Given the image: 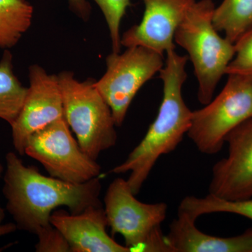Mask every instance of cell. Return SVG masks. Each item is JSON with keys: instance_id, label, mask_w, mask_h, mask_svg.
Segmentation results:
<instances>
[{"instance_id": "obj_22", "label": "cell", "mask_w": 252, "mask_h": 252, "mask_svg": "<svg viewBox=\"0 0 252 252\" xmlns=\"http://www.w3.org/2000/svg\"><path fill=\"white\" fill-rule=\"evenodd\" d=\"M17 229L15 223H0V237L14 233Z\"/></svg>"}, {"instance_id": "obj_7", "label": "cell", "mask_w": 252, "mask_h": 252, "mask_svg": "<svg viewBox=\"0 0 252 252\" xmlns=\"http://www.w3.org/2000/svg\"><path fill=\"white\" fill-rule=\"evenodd\" d=\"M107 71L94 86L110 107L117 126H121L132 99L144 84L165 65L163 55L143 46L112 52L106 59Z\"/></svg>"}, {"instance_id": "obj_16", "label": "cell", "mask_w": 252, "mask_h": 252, "mask_svg": "<svg viewBox=\"0 0 252 252\" xmlns=\"http://www.w3.org/2000/svg\"><path fill=\"white\" fill-rule=\"evenodd\" d=\"M28 88L13 70L12 55L6 50L0 61V119L12 125L21 112Z\"/></svg>"}, {"instance_id": "obj_9", "label": "cell", "mask_w": 252, "mask_h": 252, "mask_svg": "<svg viewBox=\"0 0 252 252\" xmlns=\"http://www.w3.org/2000/svg\"><path fill=\"white\" fill-rule=\"evenodd\" d=\"M29 77L30 87L22 109L11 126L13 144L21 156L25 155V147L32 134L64 117L58 76L47 74L35 64L30 67Z\"/></svg>"}, {"instance_id": "obj_5", "label": "cell", "mask_w": 252, "mask_h": 252, "mask_svg": "<svg viewBox=\"0 0 252 252\" xmlns=\"http://www.w3.org/2000/svg\"><path fill=\"white\" fill-rule=\"evenodd\" d=\"M58 78L64 119L83 152L96 160L102 152L117 144V125L110 107L94 81L80 82L69 72H62Z\"/></svg>"}, {"instance_id": "obj_15", "label": "cell", "mask_w": 252, "mask_h": 252, "mask_svg": "<svg viewBox=\"0 0 252 252\" xmlns=\"http://www.w3.org/2000/svg\"><path fill=\"white\" fill-rule=\"evenodd\" d=\"M215 29L234 44L252 27V0H223L212 17Z\"/></svg>"}, {"instance_id": "obj_20", "label": "cell", "mask_w": 252, "mask_h": 252, "mask_svg": "<svg viewBox=\"0 0 252 252\" xmlns=\"http://www.w3.org/2000/svg\"><path fill=\"white\" fill-rule=\"evenodd\" d=\"M38 242L35 245L37 252H69V243L59 229L52 224L42 228L36 233Z\"/></svg>"}, {"instance_id": "obj_3", "label": "cell", "mask_w": 252, "mask_h": 252, "mask_svg": "<svg viewBox=\"0 0 252 252\" xmlns=\"http://www.w3.org/2000/svg\"><path fill=\"white\" fill-rule=\"evenodd\" d=\"M212 0L196 1L177 29L174 41L187 51L198 82V98L206 105L235 55L234 44L215 29Z\"/></svg>"}, {"instance_id": "obj_23", "label": "cell", "mask_w": 252, "mask_h": 252, "mask_svg": "<svg viewBox=\"0 0 252 252\" xmlns=\"http://www.w3.org/2000/svg\"><path fill=\"white\" fill-rule=\"evenodd\" d=\"M3 171H4V167H3L2 164L0 162V177L2 175ZM5 218V212L4 209L0 206V223H2Z\"/></svg>"}, {"instance_id": "obj_2", "label": "cell", "mask_w": 252, "mask_h": 252, "mask_svg": "<svg viewBox=\"0 0 252 252\" xmlns=\"http://www.w3.org/2000/svg\"><path fill=\"white\" fill-rule=\"evenodd\" d=\"M166 54L165 65L159 72L163 95L157 117L125 161L111 171L115 174L130 172L127 182L135 195L140 193L158 160L175 150L191 125L193 111L187 107L182 96L187 78L188 56H181L175 49Z\"/></svg>"}, {"instance_id": "obj_10", "label": "cell", "mask_w": 252, "mask_h": 252, "mask_svg": "<svg viewBox=\"0 0 252 252\" xmlns=\"http://www.w3.org/2000/svg\"><path fill=\"white\" fill-rule=\"evenodd\" d=\"M227 157L212 169L209 194L225 200L252 198V117L227 136Z\"/></svg>"}, {"instance_id": "obj_12", "label": "cell", "mask_w": 252, "mask_h": 252, "mask_svg": "<svg viewBox=\"0 0 252 252\" xmlns=\"http://www.w3.org/2000/svg\"><path fill=\"white\" fill-rule=\"evenodd\" d=\"M51 224L62 233L72 252H129L107 233V216L102 205L88 207L77 215L54 211Z\"/></svg>"}, {"instance_id": "obj_1", "label": "cell", "mask_w": 252, "mask_h": 252, "mask_svg": "<svg viewBox=\"0 0 252 252\" xmlns=\"http://www.w3.org/2000/svg\"><path fill=\"white\" fill-rule=\"evenodd\" d=\"M3 194L6 210L18 229L36 233L50 224V218L59 207L65 206L73 215L91 206L102 205L99 177L83 184L46 177L36 167L26 166L14 152L6 155Z\"/></svg>"}, {"instance_id": "obj_14", "label": "cell", "mask_w": 252, "mask_h": 252, "mask_svg": "<svg viewBox=\"0 0 252 252\" xmlns=\"http://www.w3.org/2000/svg\"><path fill=\"white\" fill-rule=\"evenodd\" d=\"M32 16L28 0H0V48L14 47L29 29Z\"/></svg>"}, {"instance_id": "obj_4", "label": "cell", "mask_w": 252, "mask_h": 252, "mask_svg": "<svg viewBox=\"0 0 252 252\" xmlns=\"http://www.w3.org/2000/svg\"><path fill=\"white\" fill-rule=\"evenodd\" d=\"M104 203L112 234L122 235L130 252H172L161 229L166 218V203L140 202L122 178L109 185Z\"/></svg>"}, {"instance_id": "obj_19", "label": "cell", "mask_w": 252, "mask_h": 252, "mask_svg": "<svg viewBox=\"0 0 252 252\" xmlns=\"http://www.w3.org/2000/svg\"><path fill=\"white\" fill-rule=\"evenodd\" d=\"M235 55L225 74L238 75L252 80V27L234 43Z\"/></svg>"}, {"instance_id": "obj_11", "label": "cell", "mask_w": 252, "mask_h": 252, "mask_svg": "<svg viewBox=\"0 0 252 252\" xmlns=\"http://www.w3.org/2000/svg\"><path fill=\"white\" fill-rule=\"evenodd\" d=\"M144 16L121 38L126 48L140 46L163 55L175 49L176 30L196 0H142Z\"/></svg>"}, {"instance_id": "obj_21", "label": "cell", "mask_w": 252, "mask_h": 252, "mask_svg": "<svg viewBox=\"0 0 252 252\" xmlns=\"http://www.w3.org/2000/svg\"><path fill=\"white\" fill-rule=\"evenodd\" d=\"M69 4L74 11L83 18L88 17L90 13V5L86 0H69Z\"/></svg>"}, {"instance_id": "obj_6", "label": "cell", "mask_w": 252, "mask_h": 252, "mask_svg": "<svg viewBox=\"0 0 252 252\" xmlns=\"http://www.w3.org/2000/svg\"><path fill=\"white\" fill-rule=\"evenodd\" d=\"M252 117V80L230 74L220 94L193 111L187 135L201 153L220 152L227 136Z\"/></svg>"}, {"instance_id": "obj_18", "label": "cell", "mask_w": 252, "mask_h": 252, "mask_svg": "<svg viewBox=\"0 0 252 252\" xmlns=\"http://www.w3.org/2000/svg\"><path fill=\"white\" fill-rule=\"evenodd\" d=\"M102 11L110 33L112 52H120V25L127 7L130 6V0H94Z\"/></svg>"}, {"instance_id": "obj_13", "label": "cell", "mask_w": 252, "mask_h": 252, "mask_svg": "<svg viewBox=\"0 0 252 252\" xmlns=\"http://www.w3.org/2000/svg\"><path fill=\"white\" fill-rule=\"evenodd\" d=\"M195 220L178 212L166 235L172 252H252V228L237 236L221 238L200 231Z\"/></svg>"}, {"instance_id": "obj_8", "label": "cell", "mask_w": 252, "mask_h": 252, "mask_svg": "<svg viewBox=\"0 0 252 252\" xmlns=\"http://www.w3.org/2000/svg\"><path fill=\"white\" fill-rule=\"evenodd\" d=\"M25 154L40 162L51 177L74 184L101 173L100 165L83 152L63 117L28 138Z\"/></svg>"}, {"instance_id": "obj_17", "label": "cell", "mask_w": 252, "mask_h": 252, "mask_svg": "<svg viewBox=\"0 0 252 252\" xmlns=\"http://www.w3.org/2000/svg\"><path fill=\"white\" fill-rule=\"evenodd\" d=\"M178 212L187 214L196 220L207 214L230 213L252 220V198L241 200H225L208 194L204 198L187 196L181 202Z\"/></svg>"}]
</instances>
